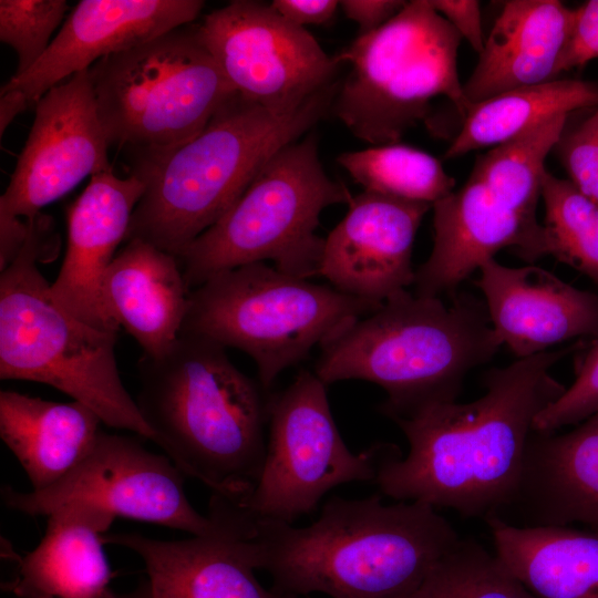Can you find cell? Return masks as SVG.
<instances>
[{"mask_svg": "<svg viewBox=\"0 0 598 598\" xmlns=\"http://www.w3.org/2000/svg\"><path fill=\"white\" fill-rule=\"evenodd\" d=\"M570 349L491 370L485 393L470 403H440L393 420L410 450L402 458L395 447L381 461L374 478L381 493L485 519L513 504L534 421L566 389L550 369Z\"/></svg>", "mask_w": 598, "mask_h": 598, "instance_id": "6da1fadb", "label": "cell"}, {"mask_svg": "<svg viewBox=\"0 0 598 598\" xmlns=\"http://www.w3.org/2000/svg\"><path fill=\"white\" fill-rule=\"evenodd\" d=\"M237 512L249 561L298 597L405 598L461 539L433 506L380 495L331 497L306 527Z\"/></svg>", "mask_w": 598, "mask_h": 598, "instance_id": "7a4b0ae2", "label": "cell"}, {"mask_svg": "<svg viewBox=\"0 0 598 598\" xmlns=\"http://www.w3.org/2000/svg\"><path fill=\"white\" fill-rule=\"evenodd\" d=\"M140 412L185 474L229 503L254 492L267 450L265 390L230 361L226 348L179 334L163 353L138 363Z\"/></svg>", "mask_w": 598, "mask_h": 598, "instance_id": "3957f363", "label": "cell"}, {"mask_svg": "<svg viewBox=\"0 0 598 598\" xmlns=\"http://www.w3.org/2000/svg\"><path fill=\"white\" fill-rule=\"evenodd\" d=\"M501 347L484 301L456 292L441 297L406 289L324 342L315 374L326 384L365 380L380 385L392 420L453 402L466 375Z\"/></svg>", "mask_w": 598, "mask_h": 598, "instance_id": "277c9868", "label": "cell"}, {"mask_svg": "<svg viewBox=\"0 0 598 598\" xmlns=\"http://www.w3.org/2000/svg\"><path fill=\"white\" fill-rule=\"evenodd\" d=\"M339 83L287 115L235 94L197 136L156 164L132 172L145 181L146 189L125 241L140 238L177 258L230 209L278 150L328 113Z\"/></svg>", "mask_w": 598, "mask_h": 598, "instance_id": "5b68a950", "label": "cell"}, {"mask_svg": "<svg viewBox=\"0 0 598 598\" xmlns=\"http://www.w3.org/2000/svg\"><path fill=\"white\" fill-rule=\"evenodd\" d=\"M27 221L23 246L0 275V379L53 386L104 424L153 441L118 373L117 332L90 327L55 301L37 267L56 240L51 218L39 214Z\"/></svg>", "mask_w": 598, "mask_h": 598, "instance_id": "8992f818", "label": "cell"}, {"mask_svg": "<svg viewBox=\"0 0 598 598\" xmlns=\"http://www.w3.org/2000/svg\"><path fill=\"white\" fill-rule=\"evenodd\" d=\"M89 76L110 146L128 152L132 172L193 140L237 94L197 25L104 56Z\"/></svg>", "mask_w": 598, "mask_h": 598, "instance_id": "52a82bcc", "label": "cell"}, {"mask_svg": "<svg viewBox=\"0 0 598 598\" xmlns=\"http://www.w3.org/2000/svg\"><path fill=\"white\" fill-rule=\"evenodd\" d=\"M352 197L326 174L315 134L285 145L230 209L177 256L188 290L224 271L268 260L291 276L319 275L320 214Z\"/></svg>", "mask_w": 598, "mask_h": 598, "instance_id": "ba28073f", "label": "cell"}, {"mask_svg": "<svg viewBox=\"0 0 598 598\" xmlns=\"http://www.w3.org/2000/svg\"><path fill=\"white\" fill-rule=\"evenodd\" d=\"M381 305L255 262L193 289L179 334L247 353L267 392L282 371L307 358L312 348Z\"/></svg>", "mask_w": 598, "mask_h": 598, "instance_id": "9c48e42d", "label": "cell"}, {"mask_svg": "<svg viewBox=\"0 0 598 598\" xmlns=\"http://www.w3.org/2000/svg\"><path fill=\"white\" fill-rule=\"evenodd\" d=\"M462 40L430 0L408 1L334 56L349 72L339 83L333 112L372 146L399 143L427 118L436 96H446L464 120L471 106L457 72Z\"/></svg>", "mask_w": 598, "mask_h": 598, "instance_id": "30bf717a", "label": "cell"}, {"mask_svg": "<svg viewBox=\"0 0 598 598\" xmlns=\"http://www.w3.org/2000/svg\"><path fill=\"white\" fill-rule=\"evenodd\" d=\"M326 386L315 372L301 370L283 391L269 396L259 480L244 503H230L240 512L293 524L333 487L374 481L379 464L396 446L375 444L353 454L334 423Z\"/></svg>", "mask_w": 598, "mask_h": 598, "instance_id": "8fae6325", "label": "cell"}, {"mask_svg": "<svg viewBox=\"0 0 598 598\" xmlns=\"http://www.w3.org/2000/svg\"><path fill=\"white\" fill-rule=\"evenodd\" d=\"M197 28L235 91L277 115L295 113L339 81L336 58L270 4L235 0Z\"/></svg>", "mask_w": 598, "mask_h": 598, "instance_id": "7c38bea8", "label": "cell"}, {"mask_svg": "<svg viewBox=\"0 0 598 598\" xmlns=\"http://www.w3.org/2000/svg\"><path fill=\"white\" fill-rule=\"evenodd\" d=\"M184 475L168 456L150 452L136 439L101 431L89 454L59 483L31 492L4 485L0 494L8 508L31 516H48L62 504L83 501L114 517L223 538L217 522L189 503Z\"/></svg>", "mask_w": 598, "mask_h": 598, "instance_id": "4fadbf2b", "label": "cell"}, {"mask_svg": "<svg viewBox=\"0 0 598 598\" xmlns=\"http://www.w3.org/2000/svg\"><path fill=\"white\" fill-rule=\"evenodd\" d=\"M34 107L28 140L0 197V220L34 218L85 177L112 169L89 70L52 87Z\"/></svg>", "mask_w": 598, "mask_h": 598, "instance_id": "5bb4252c", "label": "cell"}, {"mask_svg": "<svg viewBox=\"0 0 598 598\" xmlns=\"http://www.w3.org/2000/svg\"><path fill=\"white\" fill-rule=\"evenodd\" d=\"M199 0H81L39 61L1 87L0 133L66 78L193 22Z\"/></svg>", "mask_w": 598, "mask_h": 598, "instance_id": "9a60e30c", "label": "cell"}, {"mask_svg": "<svg viewBox=\"0 0 598 598\" xmlns=\"http://www.w3.org/2000/svg\"><path fill=\"white\" fill-rule=\"evenodd\" d=\"M348 206L324 238L319 275L346 295L381 305L413 285V244L432 205L364 190Z\"/></svg>", "mask_w": 598, "mask_h": 598, "instance_id": "2e32d148", "label": "cell"}, {"mask_svg": "<svg viewBox=\"0 0 598 598\" xmlns=\"http://www.w3.org/2000/svg\"><path fill=\"white\" fill-rule=\"evenodd\" d=\"M432 209L433 248L413 281L419 296L456 293L473 271L504 248L530 262L547 255L544 226L522 218L472 175Z\"/></svg>", "mask_w": 598, "mask_h": 598, "instance_id": "e0dca14e", "label": "cell"}, {"mask_svg": "<svg viewBox=\"0 0 598 598\" xmlns=\"http://www.w3.org/2000/svg\"><path fill=\"white\" fill-rule=\"evenodd\" d=\"M145 189V181L136 174L120 178L112 169L101 172L68 209L66 251L51 293L90 327L118 332L105 308L102 282Z\"/></svg>", "mask_w": 598, "mask_h": 598, "instance_id": "ac0fdd59", "label": "cell"}, {"mask_svg": "<svg viewBox=\"0 0 598 598\" xmlns=\"http://www.w3.org/2000/svg\"><path fill=\"white\" fill-rule=\"evenodd\" d=\"M480 271L476 286L491 326L518 359L573 339L598 338L597 293L533 265L507 267L491 259Z\"/></svg>", "mask_w": 598, "mask_h": 598, "instance_id": "d6986e66", "label": "cell"}, {"mask_svg": "<svg viewBox=\"0 0 598 598\" xmlns=\"http://www.w3.org/2000/svg\"><path fill=\"white\" fill-rule=\"evenodd\" d=\"M575 10L558 0H508L496 18L465 83L473 105L519 87L558 79Z\"/></svg>", "mask_w": 598, "mask_h": 598, "instance_id": "ffe728a7", "label": "cell"}, {"mask_svg": "<svg viewBox=\"0 0 598 598\" xmlns=\"http://www.w3.org/2000/svg\"><path fill=\"white\" fill-rule=\"evenodd\" d=\"M103 540L135 551L144 561L147 580L127 598H299L265 588L236 540H161L136 533L105 534Z\"/></svg>", "mask_w": 598, "mask_h": 598, "instance_id": "44dd1931", "label": "cell"}, {"mask_svg": "<svg viewBox=\"0 0 598 598\" xmlns=\"http://www.w3.org/2000/svg\"><path fill=\"white\" fill-rule=\"evenodd\" d=\"M114 517L83 501L53 509L40 544L23 558L6 589L18 598H102L113 577L103 536Z\"/></svg>", "mask_w": 598, "mask_h": 598, "instance_id": "7402d4cb", "label": "cell"}, {"mask_svg": "<svg viewBox=\"0 0 598 598\" xmlns=\"http://www.w3.org/2000/svg\"><path fill=\"white\" fill-rule=\"evenodd\" d=\"M189 292L178 259L140 238L126 240L102 282L110 317L147 357L163 353L178 338Z\"/></svg>", "mask_w": 598, "mask_h": 598, "instance_id": "603a6c76", "label": "cell"}, {"mask_svg": "<svg viewBox=\"0 0 598 598\" xmlns=\"http://www.w3.org/2000/svg\"><path fill=\"white\" fill-rule=\"evenodd\" d=\"M516 503L534 525L598 528V412L567 433L533 432Z\"/></svg>", "mask_w": 598, "mask_h": 598, "instance_id": "cb8c5ba5", "label": "cell"}, {"mask_svg": "<svg viewBox=\"0 0 598 598\" xmlns=\"http://www.w3.org/2000/svg\"><path fill=\"white\" fill-rule=\"evenodd\" d=\"M103 423L85 404L0 392V436L24 470L32 491L72 472L93 447Z\"/></svg>", "mask_w": 598, "mask_h": 598, "instance_id": "d4e9b609", "label": "cell"}, {"mask_svg": "<svg viewBox=\"0 0 598 598\" xmlns=\"http://www.w3.org/2000/svg\"><path fill=\"white\" fill-rule=\"evenodd\" d=\"M486 522L495 555L536 598H598V528Z\"/></svg>", "mask_w": 598, "mask_h": 598, "instance_id": "484cf974", "label": "cell"}, {"mask_svg": "<svg viewBox=\"0 0 598 598\" xmlns=\"http://www.w3.org/2000/svg\"><path fill=\"white\" fill-rule=\"evenodd\" d=\"M597 105L598 85L577 79L504 92L471 107L444 158L495 147L557 115Z\"/></svg>", "mask_w": 598, "mask_h": 598, "instance_id": "4316f807", "label": "cell"}, {"mask_svg": "<svg viewBox=\"0 0 598 598\" xmlns=\"http://www.w3.org/2000/svg\"><path fill=\"white\" fill-rule=\"evenodd\" d=\"M567 118L568 114L557 115L492 147L476 159L471 175L514 213L538 225L545 159L559 143Z\"/></svg>", "mask_w": 598, "mask_h": 598, "instance_id": "83f0119b", "label": "cell"}, {"mask_svg": "<svg viewBox=\"0 0 598 598\" xmlns=\"http://www.w3.org/2000/svg\"><path fill=\"white\" fill-rule=\"evenodd\" d=\"M339 164L365 192L433 205L455 179L433 155L400 143L342 153Z\"/></svg>", "mask_w": 598, "mask_h": 598, "instance_id": "f1b7e54d", "label": "cell"}, {"mask_svg": "<svg viewBox=\"0 0 598 598\" xmlns=\"http://www.w3.org/2000/svg\"><path fill=\"white\" fill-rule=\"evenodd\" d=\"M547 255L598 286V203L548 171L542 183Z\"/></svg>", "mask_w": 598, "mask_h": 598, "instance_id": "f546056e", "label": "cell"}, {"mask_svg": "<svg viewBox=\"0 0 598 598\" xmlns=\"http://www.w3.org/2000/svg\"><path fill=\"white\" fill-rule=\"evenodd\" d=\"M405 598H536L502 560L475 540L460 539Z\"/></svg>", "mask_w": 598, "mask_h": 598, "instance_id": "4dcf8cb0", "label": "cell"}, {"mask_svg": "<svg viewBox=\"0 0 598 598\" xmlns=\"http://www.w3.org/2000/svg\"><path fill=\"white\" fill-rule=\"evenodd\" d=\"M68 9L64 0L0 1V41L18 55L13 76L27 72L45 53Z\"/></svg>", "mask_w": 598, "mask_h": 598, "instance_id": "1f68e13d", "label": "cell"}, {"mask_svg": "<svg viewBox=\"0 0 598 598\" xmlns=\"http://www.w3.org/2000/svg\"><path fill=\"white\" fill-rule=\"evenodd\" d=\"M598 412V338L577 367L574 382L546 406L534 421V431L554 433Z\"/></svg>", "mask_w": 598, "mask_h": 598, "instance_id": "d6a6232c", "label": "cell"}, {"mask_svg": "<svg viewBox=\"0 0 598 598\" xmlns=\"http://www.w3.org/2000/svg\"><path fill=\"white\" fill-rule=\"evenodd\" d=\"M556 148L569 181L598 203V105L576 127L564 131Z\"/></svg>", "mask_w": 598, "mask_h": 598, "instance_id": "836d02e7", "label": "cell"}, {"mask_svg": "<svg viewBox=\"0 0 598 598\" xmlns=\"http://www.w3.org/2000/svg\"><path fill=\"white\" fill-rule=\"evenodd\" d=\"M598 59V0L575 9L571 35L559 65V74Z\"/></svg>", "mask_w": 598, "mask_h": 598, "instance_id": "e575fe53", "label": "cell"}, {"mask_svg": "<svg viewBox=\"0 0 598 598\" xmlns=\"http://www.w3.org/2000/svg\"><path fill=\"white\" fill-rule=\"evenodd\" d=\"M431 6L473 50L481 53L485 39L482 29L481 3L476 0H430Z\"/></svg>", "mask_w": 598, "mask_h": 598, "instance_id": "d590c367", "label": "cell"}, {"mask_svg": "<svg viewBox=\"0 0 598 598\" xmlns=\"http://www.w3.org/2000/svg\"><path fill=\"white\" fill-rule=\"evenodd\" d=\"M408 1L401 0H343L339 6L347 18L359 25L360 34L372 32L395 14H398Z\"/></svg>", "mask_w": 598, "mask_h": 598, "instance_id": "8d00e7d4", "label": "cell"}, {"mask_svg": "<svg viewBox=\"0 0 598 598\" xmlns=\"http://www.w3.org/2000/svg\"><path fill=\"white\" fill-rule=\"evenodd\" d=\"M270 6L288 21L305 28L332 19L339 6L336 0H275Z\"/></svg>", "mask_w": 598, "mask_h": 598, "instance_id": "74e56055", "label": "cell"}]
</instances>
